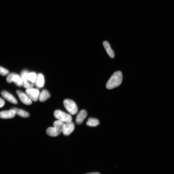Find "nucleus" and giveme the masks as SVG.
Returning a JSON list of instances; mask_svg holds the SVG:
<instances>
[{"instance_id": "nucleus-1", "label": "nucleus", "mask_w": 174, "mask_h": 174, "mask_svg": "<svg viewBox=\"0 0 174 174\" xmlns=\"http://www.w3.org/2000/svg\"><path fill=\"white\" fill-rule=\"evenodd\" d=\"M122 72L120 71L115 72L107 83V88L108 90H111L118 87L122 83Z\"/></svg>"}, {"instance_id": "nucleus-2", "label": "nucleus", "mask_w": 174, "mask_h": 174, "mask_svg": "<svg viewBox=\"0 0 174 174\" xmlns=\"http://www.w3.org/2000/svg\"><path fill=\"white\" fill-rule=\"evenodd\" d=\"M64 123L58 120L55 121L54 127L48 128L46 131L47 134L52 137H56L59 135L62 132Z\"/></svg>"}, {"instance_id": "nucleus-3", "label": "nucleus", "mask_w": 174, "mask_h": 174, "mask_svg": "<svg viewBox=\"0 0 174 174\" xmlns=\"http://www.w3.org/2000/svg\"><path fill=\"white\" fill-rule=\"evenodd\" d=\"M63 104L66 110L72 115H75L78 112V107L76 103L71 100L66 99L64 101Z\"/></svg>"}, {"instance_id": "nucleus-4", "label": "nucleus", "mask_w": 174, "mask_h": 174, "mask_svg": "<svg viewBox=\"0 0 174 174\" xmlns=\"http://www.w3.org/2000/svg\"><path fill=\"white\" fill-rule=\"evenodd\" d=\"M55 118L64 123L71 122L72 117L71 115L60 110H56L54 114Z\"/></svg>"}, {"instance_id": "nucleus-5", "label": "nucleus", "mask_w": 174, "mask_h": 174, "mask_svg": "<svg viewBox=\"0 0 174 174\" xmlns=\"http://www.w3.org/2000/svg\"><path fill=\"white\" fill-rule=\"evenodd\" d=\"M6 80L8 83L14 82L18 86H22V82L21 76L17 74L11 73L7 76Z\"/></svg>"}, {"instance_id": "nucleus-6", "label": "nucleus", "mask_w": 174, "mask_h": 174, "mask_svg": "<svg viewBox=\"0 0 174 174\" xmlns=\"http://www.w3.org/2000/svg\"><path fill=\"white\" fill-rule=\"evenodd\" d=\"M26 93L32 101L36 102L38 100L40 94L38 89L33 88L27 89Z\"/></svg>"}, {"instance_id": "nucleus-7", "label": "nucleus", "mask_w": 174, "mask_h": 174, "mask_svg": "<svg viewBox=\"0 0 174 174\" xmlns=\"http://www.w3.org/2000/svg\"><path fill=\"white\" fill-rule=\"evenodd\" d=\"M29 72L26 70H24L21 73V77L22 80V86L27 89L33 88L34 87L33 84L30 83L27 77Z\"/></svg>"}, {"instance_id": "nucleus-8", "label": "nucleus", "mask_w": 174, "mask_h": 174, "mask_svg": "<svg viewBox=\"0 0 174 174\" xmlns=\"http://www.w3.org/2000/svg\"><path fill=\"white\" fill-rule=\"evenodd\" d=\"M75 129V125L72 122L64 124L62 130L63 135L65 136L70 135Z\"/></svg>"}, {"instance_id": "nucleus-9", "label": "nucleus", "mask_w": 174, "mask_h": 174, "mask_svg": "<svg viewBox=\"0 0 174 174\" xmlns=\"http://www.w3.org/2000/svg\"><path fill=\"white\" fill-rule=\"evenodd\" d=\"M16 93L23 104L27 105H30L32 104V100L26 94L19 90L16 91Z\"/></svg>"}, {"instance_id": "nucleus-10", "label": "nucleus", "mask_w": 174, "mask_h": 174, "mask_svg": "<svg viewBox=\"0 0 174 174\" xmlns=\"http://www.w3.org/2000/svg\"><path fill=\"white\" fill-rule=\"evenodd\" d=\"M16 114L15 112L13 109L0 112V118L2 119H9L13 118Z\"/></svg>"}, {"instance_id": "nucleus-11", "label": "nucleus", "mask_w": 174, "mask_h": 174, "mask_svg": "<svg viewBox=\"0 0 174 174\" xmlns=\"http://www.w3.org/2000/svg\"><path fill=\"white\" fill-rule=\"evenodd\" d=\"M1 94L4 98L11 103L17 104V101L14 97L9 92L5 91H2Z\"/></svg>"}, {"instance_id": "nucleus-12", "label": "nucleus", "mask_w": 174, "mask_h": 174, "mask_svg": "<svg viewBox=\"0 0 174 174\" xmlns=\"http://www.w3.org/2000/svg\"><path fill=\"white\" fill-rule=\"evenodd\" d=\"M87 116V113L85 110H83L80 111L76 117V123L78 124H82L84 120L86 118Z\"/></svg>"}, {"instance_id": "nucleus-13", "label": "nucleus", "mask_w": 174, "mask_h": 174, "mask_svg": "<svg viewBox=\"0 0 174 174\" xmlns=\"http://www.w3.org/2000/svg\"><path fill=\"white\" fill-rule=\"evenodd\" d=\"M103 45L109 56L112 58H114V53L112 49L110 44L107 41H104L103 42Z\"/></svg>"}, {"instance_id": "nucleus-14", "label": "nucleus", "mask_w": 174, "mask_h": 174, "mask_svg": "<svg viewBox=\"0 0 174 174\" xmlns=\"http://www.w3.org/2000/svg\"><path fill=\"white\" fill-rule=\"evenodd\" d=\"M35 83L36 87L38 88H41L43 87L44 83V79L42 74L40 73L38 75L37 78Z\"/></svg>"}, {"instance_id": "nucleus-15", "label": "nucleus", "mask_w": 174, "mask_h": 174, "mask_svg": "<svg viewBox=\"0 0 174 174\" xmlns=\"http://www.w3.org/2000/svg\"><path fill=\"white\" fill-rule=\"evenodd\" d=\"M50 97V95L47 90H44L40 93L39 96V100L40 102L45 101Z\"/></svg>"}, {"instance_id": "nucleus-16", "label": "nucleus", "mask_w": 174, "mask_h": 174, "mask_svg": "<svg viewBox=\"0 0 174 174\" xmlns=\"http://www.w3.org/2000/svg\"><path fill=\"white\" fill-rule=\"evenodd\" d=\"M12 109H13L16 112V114L18 116L23 117L26 118V117H29L30 116V114L29 113L22 110L21 109H19L16 108H13Z\"/></svg>"}, {"instance_id": "nucleus-17", "label": "nucleus", "mask_w": 174, "mask_h": 174, "mask_svg": "<svg viewBox=\"0 0 174 174\" xmlns=\"http://www.w3.org/2000/svg\"><path fill=\"white\" fill-rule=\"evenodd\" d=\"M87 126L90 127H96L99 124V122L98 119L96 118H89L87 123Z\"/></svg>"}, {"instance_id": "nucleus-18", "label": "nucleus", "mask_w": 174, "mask_h": 174, "mask_svg": "<svg viewBox=\"0 0 174 174\" xmlns=\"http://www.w3.org/2000/svg\"><path fill=\"white\" fill-rule=\"evenodd\" d=\"M37 76L38 75L35 72H29L27 74V77L29 82L32 84H34L36 82Z\"/></svg>"}, {"instance_id": "nucleus-19", "label": "nucleus", "mask_w": 174, "mask_h": 174, "mask_svg": "<svg viewBox=\"0 0 174 174\" xmlns=\"http://www.w3.org/2000/svg\"><path fill=\"white\" fill-rule=\"evenodd\" d=\"M9 73V71L5 68L0 66V74L2 76H5Z\"/></svg>"}, {"instance_id": "nucleus-20", "label": "nucleus", "mask_w": 174, "mask_h": 174, "mask_svg": "<svg viewBox=\"0 0 174 174\" xmlns=\"http://www.w3.org/2000/svg\"><path fill=\"white\" fill-rule=\"evenodd\" d=\"M5 104V101L2 99L0 98V108L3 107Z\"/></svg>"}, {"instance_id": "nucleus-21", "label": "nucleus", "mask_w": 174, "mask_h": 174, "mask_svg": "<svg viewBox=\"0 0 174 174\" xmlns=\"http://www.w3.org/2000/svg\"><path fill=\"white\" fill-rule=\"evenodd\" d=\"M86 174H100L99 173H87Z\"/></svg>"}]
</instances>
